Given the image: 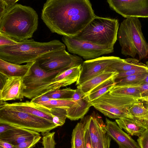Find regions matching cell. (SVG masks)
Segmentation results:
<instances>
[{
  "label": "cell",
  "mask_w": 148,
  "mask_h": 148,
  "mask_svg": "<svg viewBox=\"0 0 148 148\" xmlns=\"http://www.w3.org/2000/svg\"><path fill=\"white\" fill-rule=\"evenodd\" d=\"M75 90L70 88L52 91L46 94L50 99H67L71 98Z\"/></svg>",
  "instance_id": "31"
},
{
  "label": "cell",
  "mask_w": 148,
  "mask_h": 148,
  "mask_svg": "<svg viewBox=\"0 0 148 148\" xmlns=\"http://www.w3.org/2000/svg\"><path fill=\"white\" fill-rule=\"evenodd\" d=\"M16 127L8 124H0V134Z\"/></svg>",
  "instance_id": "41"
},
{
  "label": "cell",
  "mask_w": 148,
  "mask_h": 148,
  "mask_svg": "<svg viewBox=\"0 0 148 148\" xmlns=\"http://www.w3.org/2000/svg\"><path fill=\"white\" fill-rule=\"evenodd\" d=\"M0 124L25 128L44 136L58 127L53 122L35 115L0 107Z\"/></svg>",
  "instance_id": "6"
},
{
  "label": "cell",
  "mask_w": 148,
  "mask_h": 148,
  "mask_svg": "<svg viewBox=\"0 0 148 148\" xmlns=\"http://www.w3.org/2000/svg\"><path fill=\"white\" fill-rule=\"evenodd\" d=\"M118 126L132 136H140L147 128L134 120L123 118L115 120Z\"/></svg>",
  "instance_id": "24"
},
{
  "label": "cell",
  "mask_w": 148,
  "mask_h": 148,
  "mask_svg": "<svg viewBox=\"0 0 148 148\" xmlns=\"http://www.w3.org/2000/svg\"><path fill=\"white\" fill-rule=\"evenodd\" d=\"M8 77L5 75L0 73V89L2 88Z\"/></svg>",
  "instance_id": "43"
},
{
  "label": "cell",
  "mask_w": 148,
  "mask_h": 148,
  "mask_svg": "<svg viewBox=\"0 0 148 148\" xmlns=\"http://www.w3.org/2000/svg\"><path fill=\"white\" fill-rule=\"evenodd\" d=\"M62 40L69 52L81 56L86 60L94 59L114 52V47L111 46L98 45L64 36Z\"/></svg>",
  "instance_id": "9"
},
{
  "label": "cell",
  "mask_w": 148,
  "mask_h": 148,
  "mask_svg": "<svg viewBox=\"0 0 148 148\" xmlns=\"http://www.w3.org/2000/svg\"><path fill=\"white\" fill-rule=\"evenodd\" d=\"M14 145L5 141L0 140V148H14Z\"/></svg>",
  "instance_id": "42"
},
{
  "label": "cell",
  "mask_w": 148,
  "mask_h": 148,
  "mask_svg": "<svg viewBox=\"0 0 148 148\" xmlns=\"http://www.w3.org/2000/svg\"><path fill=\"white\" fill-rule=\"evenodd\" d=\"M65 48L64 44L58 40L40 42L32 39H27L14 45L0 46V59L20 65L36 62L49 54Z\"/></svg>",
  "instance_id": "3"
},
{
  "label": "cell",
  "mask_w": 148,
  "mask_h": 148,
  "mask_svg": "<svg viewBox=\"0 0 148 148\" xmlns=\"http://www.w3.org/2000/svg\"><path fill=\"white\" fill-rule=\"evenodd\" d=\"M139 100L110 93L109 92L92 102V106L105 116L113 119H133L129 112L130 107Z\"/></svg>",
  "instance_id": "7"
},
{
  "label": "cell",
  "mask_w": 148,
  "mask_h": 148,
  "mask_svg": "<svg viewBox=\"0 0 148 148\" xmlns=\"http://www.w3.org/2000/svg\"><path fill=\"white\" fill-rule=\"evenodd\" d=\"M117 19L96 16L79 33L72 38L95 44L114 47L117 39Z\"/></svg>",
  "instance_id": "5"
},
{
  "label": "cell",
  "mask_w": 148,
  "mask_h": 148,
  "mask_svg": "<svg viewBox=\"0 0 148 148\" xmlns=\"http://www.w3.org/2000/svg\"><path fill=\"white\" fill-rule=\"evenodd\" d=\"M82 58L69 53L66 48L60 50L41 58L36 62L42 69L48 72L65 71L82 64Z\"/></svg>",
  "instance_id": "8"
},
{
  "label": "cell",
  "mask_w": 148,
  "mask_h": 148,
  "mask_svg": "<svg viewBox=\"0 0 148 148\" xmlns=\"http://www.w3.org/2000/svg\"><path fill=\"white\" fill-rule=\"evenodd\" d=\"M31 73L23 78L26 88L23 96L27 94L43 82L51 80L60 73L65 71L58 70L48 72L40 68L35 62L31 68Z\"/></svg>",
  "instance_id": "15"
},
{
  "label": "cell",
  "mask_w": 148,
  "mask_h": 148,
  "mask_svg": "<svg viewBox=\"0 0 148 148\" xmlns=\"http://www.w3.org/2000/svg\"><path fill=\"white\" fill-rule=\"evenodd\" d=\"M146 65L147 66H148V61H147V62H146Z\"/></svg>",
  "instance_id": "47"
},
{
  "label": "cell",
  "mask_w": 148,
  "mask_h": 148,
  "mask_svg": "<svg viewBox=\"0 0 148 148\" xmlns=\"http://www.w3.org/2000/svg\"></svg>",
  "instance_id": "49"
},
{
  "label": "cell",
  "mask_w": 148,
  "mask_h": 148,
  "mask_svg": "<svg viewBox=\"0 0 148 148\" xmlns=\"http://www.w3.org/2000/svg\"><path fill=\"white\" fill-rule=\"evenodd\" d=\"M133 120L148 129V101L139 100L129 108Z\"/></svg>",
  "instance_id": "21"
},
{
  "label": "cell",
  "mask_w": 148,
  "mask_h": 148,
  "mask_svg": "<svg viewBox=\"0 0 148 148\" xmlns=\"http://www.w3.org/2000/svg\"><path fill=\"white\" fill-rule=\"evenodd\" d=\"M38 19L33 8L16 3L0 18V32L18 42L28 39L38 28Z\"/></svg>",
  "instance_id": "2"
},
{
  "label": "cell",
  "mask_w": 148,
  "mask_h": 148,
  "mask_svg": "<svg viewBox=\"0 0 148 148\" xmlns=\"http://www.w3.org/2000/svg\"><path fill=\"white\" fill-rule=\"evenodd\" d=\"M75 103L71 98L67 99H53L38 103L48 108H60L68 109Z\"/></svg>",
  "instance_id": "29"
},
{
  "label": "cell",
  "mask_w": 148,
  "mask_h": 148,
  "mask_svg": "<svg viewBox=\"0 0 148 148\" xmlns=\"http://www.w3.org/2000/svg\"><path fill=\"white\" fill-rule=\"evenodd\" d=\"M142 99L145 100H148V97H147V98H146V99Z\"/></svg>",
  "instance_id": "46"
},
{
  "label": "cell",
  "mask_w": 148,
  "mask_h": 148,
  "mask_svg": "<svg viewBox=\"0 0 148 148\" xmlns=\"http://www.w3.org/2000/svg\"><path fill=\"white\" fill-rule=\"evenodd\" d=\"M71 99L75 103L66 109L67 118L71 121L81 119L84 117L92 106V102L79 86L75 89Z\"/></svg>",
  "instance_id": "12"
},
{
  "label": "cell",
  "mask_w": 148,
  "mask_h": 148,
  "mask_svg": "<svg viewBox=\"0 0 148 148\" xmlns=\"http://www.w3.org/2000/svg\"><path fill=\"white\" fill-rule=\"evenodd\" d=\"M88 127L92 148H101L108 135L106 124L97 113L90 115Z\"/></svg>",
  "instance_id": "17"
},
{
  "label": "cell",
  "mask_w": 148,
  "mask_h": 148,
  "mask_svg": "<svg viewBox=\"0 0 148 148\" xmlns=\"http://www.w3.org/2000/svg\"><path fill=\"white\" fill-rule=\"evenodd\" d=\"M53 122L57 127L64 125L67 117L66 109L60 108H50Z\"/></svg>",
  "instance_id": "30"
},
{
  "label": "cell",
  "mask_w": 148,
  "mask_h": 148,
  "mask_svg": "<svg viewBox=\"0 0 148 148\" xmlns=\"http://www.w3.org/2000/svg\"><path fill=\"white\" fill-rule=\"evenodd\" d=\"M137 141L140 148H148V129L138 137Z\"/></svg>",
  "instance_id": "36"
},
{
  "label": "cell",
  "mask_w": 148,
  "mask_h": 148,
  "mask_svg": "<svg viewBox=\"0 0 148 148\" xmlns=\"http://www.w3.org/2000/svg\"><path fill=\"white\" fill-rule=\"evenodd\" d=\"M18 1V0H0V18Z\"/></svg>",
  "instance_id": "34"
},
{
  "label": "cell",
  "mask_w": 148,
  "mask_h": 148,
  "mask_svg": "<svg viewBox=\"0 0 148 148\" xmlns=\"http://www.w3.org/2000/svg\"><path fill=\"white\" fill-rule=\"evenodd\" d=\"M147 101H148V100H147Z\"/></svg>",
  "instance_id": "48"
},
{
  "label": "cell",
  "mask_w": 148,
  "mask_h": 148,
  "mask_svg": "<svg viewBox=\"0 0 148 148\" xmlns=\"http://www.w3.org/2000/svg\"><path fill=\"white\" fill-rule=\"evenodd\" d=\"M0 107L24 112L42 118L53 122V117L50 113V108L38 104L26 101L24 102L12 103L0 101Z\"/></svg>",
  "instance_id": "14"
},
{
  "label": "cell",
  "mask_w": 148,
  "mask_h": 148,
  "mask_svg": "<svg viewBox=\"0 0 148 148\" xmlns=\"http://www.w3.org/2000/svg\"><path fill=\"white\" fill-rule=\"evenodd\" d=\"M120 59L119 57L114 56H102L83 62L76 85L79 86L92 77L103 73L109 66Z\"/></svg>",
  "instance_id": "11"
},
{
  "label": "cell",
  "mask_w": 148,
  "mask_h": 148,
  "mask_svg": "<svg viewBox=\"0 0 148 148\" xmlns=\"http://www.w3.org/2000/svg\"><path fill=\"white\" fill-rule=\"evenodd\" d=\"M26 88V86L22 78L9 77L0 89V100H22L24 97L23 92Z\"/></svg>",
  "instance_id": "16"
},
{
  "label": "cell",
  "mask_w": 148,
  "mask_h": 148,
  "mask_svg": "<svg viewBox=\"0 0 148 148\" xmlns=\"http://www.w3.org/2000/svg\"><path fill=\"white\" fill-rule=\"evenodd\" d=\"M106 133L118 144L119 148H140L138 143L118 125L106 118Z\"/></svg>",
  "instance_id": "18"
},
{
  "label": "cell",
  "mask_w": 148,
  "mask_h": 148,
  "mask_svg": "<svg viewBox=\"0 0 148 148\" xmlns=\"http://www.w3.org/2000/svg\"><path fill=\"white\" fill-rule=\"evenodd\" d=\"M132 87L137 88L140 93L141 99H146L148 97V83L136 85Z\"/></svg>",
  "instance_id": "38"
},
{
  "label": "cell",
  "mask_w": 148,
  "mask_h": 148,
  "mask_svg": "<svg viewBox=\"0 0 148 148\" xmlns=\"http://www.w3.org/2000/svg\"><path fill=\"white\" fill-rule=\"evenodd\" d=\"M19 42L0 32V46L13 45Z\"/></svg>",
  "instance_id": "37"
},
{
  "label": "cell",
  "mask_w": 148,
  "mask_h": 148,
  "mask_svg": "<svg viewBox=\"0 0 148 148\" xmlns=\"http://www.w3.org/2000/svg\"></svg>",
  "instance_id": "50"
},
{
  "label": "cell",
  "mask_w": 148,
  "mask_h": 148,
  "mask_svg": "<svg viewBox=\"0 0 148 148\" xmlns=\"http://www.w3.org/2000/svg\"><path fill=\"white\" fill-rule=\"evenodd\" d=\"M110 7L125 18L148 17V0H108Z\"/></svg>",
  "instance_id": "10"
},
{
  "label": "cell",
  "mask_w": 148,
  "mask_h": 148,
  "mask_svg": "<svg viewBox=\"0 0 148 148\" xmlns=\"http://www.w3.org/2000/svg\"><path fill=\"white\" fill-rule=\"evenodd\" d=\"M96 16L88 0H47L41 17L52 33L73 37Z\"/></svg>",
  "instance_id": "1"
},
{
  "label": "cell",
  "mask_w": 148,
  "mask_h": 148,
  "mask_svg": "<svg viewBox=\"0 0 148 148\" xmlns=\"http://www.w3.org/2000/svg\"><path fill=\"white\" fill-rule=\"evenodd\" d=\"M146 65L140 62L138 60L133 58L120 59L109 66L106 70L118 73L125 72Z\"/></svg>",
  "instance_id": "25"
},
{
  "label": "cell",
  "mask_w": 148,
  "mask_h": 148,
  "mask_svg": "<svg viewBox=\"0 0 148 148\" xmlns=\"http://www.w3.org/2000/svg\"><path fill=\"white\" fill-rule=\"evenodd\" d=\"M35 62L27 63L24 65H20L0 59V73L8 77H14L23 78L31 74V68Z\"/></svg>",
  "instance_id": "20"
},
{
  "label": "cell",
  "mask_w": 148,
  "mask_h": 148,
  "mask_svg": "<svg viewBox=\"0 0 148 148\" xmlns=\"http://www.w3.org/2000/svg\"><path fill=\"white\" fill-rule=\"evenodd\" d=\"M109 92L114 94L132 97L139 99H141L139 90L135 87L114 86Z\"/></svg>",
  "instance_id": "28"
},
{
  "label": "cell",
  "mask_w": 148,
  "mask_h": 148,
  "mask_svg": "<svg viewBox=\"0 0 148 148\" xmlns=\"http://www.w3.org/2000/svg\"><path fill=\"white\" fill-rule=\"evenodd\" d=\"M116 77L104 82L86 95L88 96L90 100L92 102L106 93L110 92L116 84Z\"/></svg>",
  "instance_id": "26"
},
{
  "label": "cell",
  "mask_w": 148,
  "mask_h": 148,
  "mask_svg": "<svg viewBox=\"0 0 148 148\" xmlns=\"http://www.w3.org/2000/svg\"><path fill=\"white\" fill-rule=\"evenodd\" d=\"M146 83H148V71L147 72V74L145 79L143 81L142 84Z\"/></svg>",
  "instance_id": "45"
},
{
  "label": "cell",
  "mask_w": 148,
  "mask_h": 148,
  "mask_svg": "<svg viewBox=\"0 0 148 148\" xmlns=\"http://www.w3.org/2000/svg\"><path fill=\"white\" fill-rule=\"evenodd\" d=\"M147 72L132 75L115 80L114 86H125L132 87L134 86L141 84L146 77Z\"/></svg>",
  "instance_id": "27"
},
{
  "label": "cell",
  "mask_w": 148,
  "mask_h": 148,
  "mask_svg": "<svg viewBox=\"0 0 148 148\" xmlns=\"http://www.w3.org/2000/svg\"><path fill=\"white\" fill-rule=\"evenodd\" d=\"M81 65L71 68L59 73L43 89L40 95L76 82L79 76Z\"/></svg>",
  "instance_id": "13"
},
{
  "label": "cell",
  "mask_w": 148,
  "mask_h": 148,
  "mask_svg": "<svg viewBox=\"0 0 148 148\" xmlns=\"http://www.w3.org/2000/svg\"><path fill=\"white\" fill-rule=\"evenodd\" d=\"M89 120L86 125L85 130V137L86 148H92L91 140L89 130L88 127Z\"/></svg>",
  "instance_id": "39"
},
{
  "label": "cell",
  "mask_w": 148,
  "mask_h": 148,
  "mask_svg": "<svg viewBox=\"0 0 148 148\" xmlns=\"http://www.w3.org/2000/svg\"><path fill=\"white\" fill-rule=\"evenodd\" d=\"M41 138L40 135L37 136L31 140L14 145V148H33L40 141Z\"/></svg>",
  "instance_id": "35"
},
{
  "label": "cell",
  "mask_w": 148,
  "mask_h": 148,
  "mask_svg": "<svg viewBox=\"0 0 148 148\" xmlns=\"http://www.w3.org/2000/svg\"><path fill=\"white\" fill-rule=\"evenodd\" d=\"M118 73L105 70L101 73L86 81L79 86L83 92L87 95L95 87L104 82L115 77Z\"/></svg>",
  "instance_id": "23"
},
{
  "label": "cell",
  "mask_w": 148,
  "mask_h": 148,
  "mask_svg": "<svg viewBox=\"0 0 148 148\" xmlns=\"http://www.w3.org/2000/svg\"><path fill=\"white\" fill-rule=\"evenodd\" d=\"M148 71V66L147 65L139 67L127 71L118 73L116 77L115 80L129 76L145 73L147 72Z\"/></svg>",
  "instance_id": "32"
},
{
  "label": "cell",
  "mask_w": 148,
  "mask_h": 148,
  "mask_svg": "<svg viewBox=\"0 0 148 148\" xmlns=\"http://www.w3.org/2000/svg\"><path fill=\"white\" fill-rule=\"evenodd\" d=\"M111 138L108 136L102 145L101 148H109L110 146Z\"/></svg>",
  "instance_id": "44"
},
{
  "label": "cell",
  "mask_w": 148,
  "mask_h": 148,
  "mask_svg": "<svg viewBox=\"0 0 148 148\" xmlns=\"http://www.w3.org/2000/svg\"><path fill=\"white\" fill-rule=\"evenodd\" d=\"M90 117V115H88L81 119L73 130L71 148H86L85 130Z\"/></svg>",
  "instance_id": "22"
},
{
  "label": "cell",
  "mask_w": 148,
  "mask_h": 148,
  "mask_svg": "<svg viewBox=\"0 0 148 148\" xmlns=\"http://www.w3.org/2000/svg\"><path fill=\"white\" fill-rule=\"evenodd\" d=\"M141 27L138 17L127 18L121 23L118 38L122 54L133 58L138 55L140 60L148 55V43L143 36Z\"/></svg>",
  "instance_id": "4"
},
{
  "label": "cell",
  "mask_w": 148,
  "mask_h": 148,
  "mask_svg": "<svg viewBox=\"0 0 148 148\" xmlns=\"http://www.w3.org/2000/svg\"><path fill=\"white\" fill-rule=\"evenodd\" d=\"M40 135L37 132L16 127L0 134V140L16 145Z\"/></svg>",
  "instance_id": "19"
},
{
  "label": "cell",
  "mask_w": 148,
  "mask_h": 148,
  "mask_svg": "<svg viewBox=\"0 0 148 148\" xmlns=\"http://www.w3.org/2000/svg\"><path fill=\"white\" fill-rule=\"evenodd\" d=\"M55 132H49L43 136L42 144V148H55L56 143L55 140Z\"/></svg>",
  "instance_id": "33"
},
{
  "label": "cell",
  "mask_w": 148,
  "mask_h": 148,
  "mask_svg": "<svg viewBox=\"0 0 148 148\" xmlns=\"http://www.w3.org/2000/svg\"><path fill=\"white\" fill-rule=\"evenodd\" d=\"M51 99L46 94L42 95L32 99L31 101L36 103H38L42 102L48 101Z\"/></svg>",
  "instance_id": "40"
}]
</instances>
